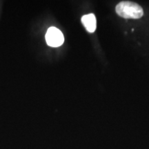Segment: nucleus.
I'll return each instance as SVG.
<instances>
[{"label":"nucleus","mask_w":149,"mask_h":149,"mask_svg":"<svg viewBox=\"0 0 149 149\" xmlns=\"http://www.w3.org/2000/svg\"><path fill=\"white\" fill-rule=\"evenodd\" d=\"M115 10L118 15L125 19H139L144 15L143 9L137 3L121 1L116 6Z\"/></svg>","instance_id":"1"},{"label":"nucleus","mask_w":149,"mask_h":149,"mask_svg":"<svg viewBox=\"0 0 149 149\" xmlns=\"http://www.w3.org/2000/svg\"><path fill=\"white\" fill-rule=\"evenodd\" d=\"M46 41L48 46L51 47H59L64 42L63 33L55 27H51L48 29L46 34Z\"/></svg>","instance_id":"2"},{"label":"nucleus","mask_w":149,"mask_h":149,"mask_svg":"<svg viewBox=\"0 0 149 149\" xmlns=\"http://www.w3.org/2000/svg\"><path fill=\"white\" fill-rule=\"evenodd\" d=\"M81 22L86 31L89 33L95 32L96 29V18L94 14H88L84 15L81 18Z\"/></svg>","instance_id":"3"}]
</instances>
